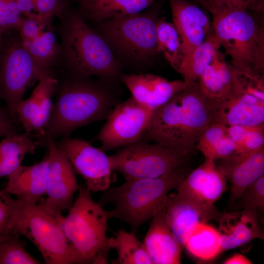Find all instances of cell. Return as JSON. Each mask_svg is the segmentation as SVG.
I'll use <instances>...</instances> for the list:
<instances>
[{
	"mask_svg": "<svg viewBox=\"0 0 264 264\" xmlns=\"http://www.w3.org/2000/svg\"><path fill=\"white\" fill-rule=\"evenodd\" d=\"M57 80L56 98L44 141L48 138L68 137L78 128L106 120L121 102V83L65 71Z\"/></svg>",
	"mask_w": 264,
	"mask_h": 264,
	"instance_id": "cell-1",
	"label": "cell"
},
{
	"mask_svg": "<svg viewBox=\"0 0 264 264\" xmlns=\"http://www.w3.org/2000/svg\"><path fill=\"white\" fill-rule=\"evenodd\" d=\"M61 40L58 67L62 71L122 83L124 74L110 47L70 5L58 19Z\"/></svg>",
	"mask_w": 264,
	"mask_h": 264,
	"instance_id": "cell-2",
	"label": "cell"
},
{
	"mask_svg": "<svg viewBox=\"0 0 264 264\" xmlns=\"http://www.w3.org/2000/svg\"><path fill=\"white\" fill-rule=\"evenodd\" d=\"M164 0H156L133 15L91 22L89 26L107 43L124 73H144L155 63L156 24Z\"/></svg>",
	"mask_w": 264,
	"mask_h": 264,
	"instance_id": "cell-3",
	"label": "cell"
},
{
	"mask_svg": "<svg viewBox=\"0 0 264 264\" xmlns=\"http://www.w3.org/2000/svg\"><path fill=\"white\" fill-rule=\"evenodd\" d=\"M211 123V103L194 82L154 110L144 140L193 152Z\"/></svg>",
	"mask_w": 264,
	"mask_h": 264,
	"instance_id": "cell-4",
	"label": "cell"
},
{
	"mask_svg": "<svg viewBox=\"0 0 264 264\" xmlns=\"http://www.w3.org/2000/svg\"><path fill=\"white\" fill-rule=\"evenodd\" d=\"M188 174L186 165L155 178L126 181L123 184L103 192L99 204H112L113 218L128 224L131 232L152 219L164 208L169 192L177 189Z\"/></svg>",
	"mask_w": 264,
	"mask_h": 264,
	"instance_id": "cell-5",
	"label": "cell"
},
{
	"mask_svg": "<svg viewBox=\"0 0 264 264\" xmlns=\"http://www.w3.org/2000/svg\"><path fill=\"white\" fill-rule=\"evenodd\" d=\"M212 15L213 33L230 64L244 74L264 76V13L238 9Z\"/></svg>",
	"mask_w": 264,
	"mask_h": 264,
	"instance_id": "cell-6",
	"label": "cell"
},
{
	"mask_svg": "<svg viewBox=\"0 0 264 264\" xmlns=\"http://www.w3.org/2000/svg\"><path fill=\"white\" fill-rule=\"evenodd\" d=\"M79 190L67 216L60 217L73 264H108L111 249L107 236L110 211L96 202L86 187Z\"/></svg>",
	"mask_w": 264,
	"mask_h": 264,
	"instance_id": "cell-7",
	"label": "cell"
},
{
	"mask_svg": "<svg viewBox=\"0 0 264 264\" xmlns=\"http://www.w3.org/2000/svg\"><path fill=\"white\" fill-rule=\"evenodd\" d=\"M62 216L50 213L43 204H30L17 198L11 229L30 240L45 264H73L71 250L60 222Z\"/></svg>",
	"mask_w": 264,
	"mask_h": 264,
	"instance_id": "cell-8",
	"label": "cell"
},
{
	"mask_svg": "<svg viewBox=\"0 0 264 264\" xmlns=\"http://www.w3.org/2000/svg\"><path fill=\"white\" fill-rule=\"evenodd\" d=\"M192 153L141 140L123 147L109 158L112 171L129 181L155 178L171 172L186 165Z\"/></svg>",
	"mask_w": 264,
	"mask_h": 264,
	"instance_id": "cell-9",
	"label": "cell"
},
{
	"mask_svg": "<svg viewBox=\"0 0 264 264\" xmlns=\"http://www.w3.org/2000/svg\"><path fill=\"white\" fill-rule=\"evenodd\" d=\"M42 73L23 46L18 30L3 32L0 43V98L13 119H17L16 109L27 88Z\"/></svg>",
	"mask_w": 264,
	"mask_h": 264,
	"instance_id": "cell-10",
	"label": "cell"
},
{
	"mask_svg": "<svg viewBox=\"0 0 264 264\" xmlns=\"http://www.w3.org/2000/svg\"><path fill=\"white\" fill-rule=\"evenodd\" d=\"M154 111L131 96L112 109L94 140L104 152L144 140Z\"/></svg>",
	"mask_w": 264,
	"mask_h": 264,
	"instance_id": "cell-11",
	"label": "cell"
},
{
	"mask_svg": "<svg viewBox=\"0 0 264 264\" xmlns=\"http://www.w3.org/2000/svg\"><path fill=\"white\" fill-rule=\"evenodd\" d=\"M56 145L75 172L83 178L90 192H103L110 188L112 171L105 152L85 140L69 136L63 137Z\"/></svg>",
	"mask_w": 264,
	"mask_h": 264,
	"instance_id": "cell-12",
	"label": "cell"
},
{
	"mask_svg": "<svg viewBox=\"0 0 264 264\" xmlns=\"http://www.w3.org/2000/svg\"><path fill=\"white\" fill-rule=\"evenodd\" d=\"M55 139L44 140L49 158L48 171L44 207L56 217L68 210L73 203L75 193L79 190L75 172L70 162L58 149Z\"/></svg>",
	"mask_w": 264,
	"mask_h": 264,
	"instance_id": "cell-13",
	"label": "cell"
},
{
	"mask_svg": "<svg viewBox=\"0 0 264 264\" xmlns=\"http://www.w3.org/2000/svg\"><path fill=\"white\" fill-rule=\"evenodd\" d=\"M57 83V78L54 74L42 72L31 95L21 101L16 109L17 119L25 132L29 134L35 133L42 143L53 107L51 98Z\"/></svg>",
	"mask_w": 264,
	"mask_h": 264,
	"instance_id": "cell-14",
	"label": "cell"
},
{
	"mask_svg": "<svg viewBox=\"0 0 264 264\" xmlns=\"http://www.w3.org/2000/svg\"><path fill=\"white\" fill-rule=\"evenodd\" d=\"M163 209L173 235L181 249L197 225L212 220L218 221L221 214L214 206L198 204L176 192L168 194Z\"/></svg>",
	"mask_w": 264,
	"mask_h": 264,
	"instance_id": "cell-15",
	"label": "cell"
},
{
	"mask_svg": "<svg viewBox=\"0 0 264 264\" xmlns=\"http://www.w3.org/2000/svg\"><path fill=\"white\" fill-rule=\"evenodd\" d=\"M197 82L210 102L222 101L245 93L243 73L227 62L219 50Z\"/></svg>",
	"mask_w": 264,
	"mask_h": 264,
	"instance_id": "cell-16",
	"label": "cell"
},
{
	"mask_svg": "<svg viewBox=\"0 0 264 264\" xmlns=\"http://www.w3.org/2000/svg\"><path fill=\"white\" fill-rule=\"evenodd\" d=\"M226 180L215 161L205 159L200 165L187 174L176 193L198 204L214 206L226 189Z\"/></svg>",
	"mask_w": 264,
	"mask_h": 264,
	"instance_id": "cell-17",
	"label": "cell"
},
{
	"mask_svg": "<svg viewBox=\"0 0 264 264\" xmlns=\"http://www.w3.org/2000/svg\"><path fill=\"white\" fill-rule=\"evenodd\" d=\"M121 81L136 102L153 110L164 105L190 84L180 80H169L150 73H124Z\"/></svg>",
	"mask_w": 264,
	"mask_h": 264,
	"instance_id": "cell-18",
	"label": "cell"
},
{
	"mask_svg": "<svg viewBox=\"0 0 264 264\" xmlns=\"http://www.w3.org/2000/svg\"><path fill=\"white\" fill-rule=\"evenodd\" d=\"M173 23L181 40V55L192 52L212 30L207 15L191 0H168Z\"/></svg>",
	"mask_w": 264,
	"mask_h": 264,
	"instance_id": "cell-19",
	"label": "cell"
},
{
	"mask_svg": "<svg viewBox=\"0 0 264 264\" xmlns=\"http://www.w3.org/2000/svg\"><path fill=\"white\" fill-rule=\"evenodd\" d=\"M220 160L218 167L230 182L229 203L233 206L246 188L264 176V145Z\"/></svg>",
	"mask_w": 264,
	"mask_h": 264,
	"instance_id": "cell-20",
	"label": "cell"
},
{
	"mask_svg": "<svg viewBox=\"0 0 264 264\" xmlns=\"http://www.w3.org/2000/svg\"><path fill=\"white\" fill-rule=\"evenodd\" d=\"M210 103L211 123L226 126H255L264 124V100L248 93Z\"/></svg>",
	"mask_w": 264,
	"mask_h": 264,
	"instance_id": "cell-21",
	"label": "cell"
},
{
	"mask_svg": "<svg viewBox=\"0 0 264 264\" xmlns=\"http://www.w3.org/2000/svg\"><path fill=\"white\" fill-rule=\"evenodd\" d=\"M218 222L223 252L264 238L259 216L253 212L242 209L226 212L221 214Z\"/></svg>",
	"mask_w": 264,
	"mask_h": 264,
	"instance_id": "cell-22",
	"label": "cell"
},
{
	"mask_svg": "<svg viewBox=\"0 0 264 264\" xmlns=\"http://www.w3.org/2000/svg\"><path fill=\"white\" fill-rule=\"evenodd\" d=\"M48 166L47 152L40 162L30 166L21 165L7 176L3 191L25 202L38 203L45 195Z\"/></svg>",
	"mask_w": 264,
	"mask_h": 264,
	"instance_id": "cell-23",
	"label": "cell"
},
{
	"mask_svg": "<svg viewBox=\"0 0 264 264\" xmlns=\"http://www.w3.org/2000/svg\"><path fill=\"white\" fill-rule=\"evenodd\" d=\"M143 243L153 264H180L182 249L173 235L163 209L152 219Z\"/></svg>",
	"mask_w": 264,
	"mask_h": 264,
	"instance_id": "cell-24",
	"label": "cell"
},
{
	"mask_svg": "<svg viewBox=\"0 0 264 264\" xmlns=\"http://www.w3.org/2000/svg\"><path fill=\"white\" fill-rule=\"evenodd\" d=\"M156 0H80L76 9L91 22L122 18L141 12Z\"/></svg>",
	"mask_w": 264,
	"mask_h": 264,
	"instance_id": "cell-25",
	"label": "cell"
},
{
	"mask_svg": "<svg viewBox=\"0 0 264 264\" xmlns=\"http://www.w3.org/2000/svg\"><path fill=\"white\" fill-rule=\"evenodd\" d=\"M220 46L211 30L203 42L192 52L181 55L173 68L185 82H196L211 64Z\"/></svg>",
	"mask_w": 264,
	"mask_h": 264,
	"instance_id": "cell-26",
	"label": "cell"
},
{
	"mask_svg": "<svg viewBox=\"0 0 264 264\" xmlns=\"http://www.w3.org/2000/svg\"><path fill=\"white\" fill-rule=\"evenodd\" d=\"M26 132L5 137L0 142V178L8 176L21 164L25 155L41 145Z\"/></svg>",
	"mask_w": 264,
	"mask_h": 264,
	"instance_id": "cell-27",
	"label": "cell"
},
{
	"mask_svg": "<svg viewBox=\"0 0 264 264\" xmlns=\"http://www.w3.org/2000/svg\"><path fill=\"white\" fill-rule=\"evenodd\" d=\"M23 46L28 52L37 66L42 72L55 74L61 52L53 29H48L33 40L22 39Z\"/></svg>",
	"mask_w": 264,
	"mask_h": 264,
	"instance_id": "cell-28",
	"label": "cell"
},
{
	"mask_svg": "<svg viewBox=\"0 0 264 264\" xmlns=\"http://www.w3.org/2000/svg\"><path fill=\"white\" fill-rule=\"evenodd\" d=\"M196 149L205 159L215 161L225 158L235 152V146L230 137L227 126L218 123H211L203 132L196 145Z\"/></svg>",
	"mask_w": 264,
	"mask_h": 264,
	"instance_id": "cell-29",
	"label": "cell"
},
{
	"mask_svg": "<svg viewBox=\"0 0 264 264\" xmlns=\"http://www.w3.org/2000/svg\"><path fill=\"white\" fill-rule=\"evenodd\" d=\"M184 247L192 256L202 261L212 260L223 252L218 231L204 222L197 225Z\"/></svg>",
	"mask_w": 264,
	"mask_h": 264,
	"instance_id": "cell-30",
	"label": "cell"
},
{
	"mask_svg": "<svg viewBox=\"0 0 264 264\" xmlns=\"http://www.w3.org/2000/svg\"><path fill=\"white\" fill-rule=\"evenodd\" d=\"M110 248L117 253V263L119 264H153L143 243L139 241L135 233L120 229L109 238Z\"/></svg>",
	"mask_w": 264,
	"mask_h": 264,
	"instance_id": "cell-31",
	"label": "cell"
},
{
	"mask_svg": "<svg viewBox=\"0 0 264 264\" xmlns=\"http://www.w3.org/2000/svg\"><path fill=\"white\" fill-rule=\"evenodd\" d=\"M156 35L157 52L173 67L181 55V40L175 26L160 16L156 22Z\"/></svg>",
	"mask_w": 264,
	"mask_h": 264,
	"instance_id": "cell-32",
	"label": "cell"
},
{
	"mask_svg": "<svg viewBox=\"0 0 264 264\" xmlns=\"http://www.w3.org/2000/svg\"><path fill=\"white\" fill-rule=\"evenodd\" d=\"M230 137L235 146V152H249L264 145V124L255 126H227Z\"/></svg>",
	"mask_w": 264,
	"mask_h": 264,
	"instance_id": "cell-33",
	"label": "cell"
},
{
	"mask_svg": "<svg viewBox=\"0 0 264 264\" xmlns=\"http://www.w3.org/2000/svg\"><path fill=\"white\" fill-rule=\"evenodd\" d=\"M20 235L13 233L0 240V264H40L25 249Z\"/></svg>",
	"mask_w": 264,
	"mask_h": 264,
	"instance_id": "cell-34",
	"label": "cell"
},
{
	"mask_svg": "<svg viewBox=\"0 0 264 264\" xmlns=\"http://www.w3.org/2000/svg\"><path fill=\"white\" fill-rule=\"evenodd\" d=\"M235 211L246 210L257 214L264 210V176L246 188L233 206Z\"/></svg>",
	"mask_w": 264,
	"mask_h": 264,
	"instance_id": "cell-35",
	"label": "cell"
},
{
	"mask_svg": "<svg viewBox=\"0 0 264 264\" xmlns=\"http://www.w3.org/2000/svg\"><path fill=\"white\" fill-rule=\"evenodd\" d=\"M70 6L65 0H35L36 12L44 27L52 29L51 21L54 17H61Z\"/></svg>",
	"mask_w": 264,
	"mask_h": 264,
	"instance_id": "cell-36",
	"label": "cell"
},
{
	"mask_svg": "<svg viewBox=\"0 0 264 264\" xmlns=\"http://www.w3.org/2000/svg\"><path fill=\"white\" fill-rule=\"evenodd\" d=\"M22 18L16 0H0V27L3 33L17 29Z\"/></svg>",
	"mask_w": 264,
	"mask_h": 264,
	"instance_id": "cell-37",
	"label": "cell"
},
{
	"mask_svg": "<svg viewBox=\"0 0 264 264\" xmlns=\"http://www.w3.org/2000/svg\"><path fill=\"white\" fill-rule=\"evenodd\" d=\"M14 198L0 190V240L14 233L11 230V219Z\"/></svg>",
	"mask_w": 264,
	"mask_h": 264,
	"instance_id": "cell-38",
	"label": "cell"
},
{
	"mask_svg": "<svg viewBox=\"0 0 264 264\" xmlns=\"http://www.w3.org/2000/svg\"><path fill=\"white\" fill-rule=\"evenodd\" d=\"M43 28L44 27L37 14L32 12L26 17H23L17 30L22 39L33 40L44 32Z\"/></svg>",
	"mask_w": 264,
	"mask_h": 264,
	"instance_id": "cell-39",
	"label": "cell"
},
{
	"mask_svg": "<svg viewBox=\"0 0 264 264\" xmlns=\"http://www.w3.org/2000/svg\"><path fill=\"white\" fill-rule=\"evenodd\" d=\"M209 11L213 14L223 11L246 9L245 0H209Z\"/></svg>",
	"mask_w": 264,
	"mask_h": 264,
	"instance_id": "cell-40",
	"label": "cell"
},
{
	"mask_svg": "<svg viewBox=\"0 0 264 264\" xmlns=\"http://www.w3.org/2000/svg\"><path fill=\"white\" fill-rule=\"evenodd\" d=\"M19 133L6 112L0 107V137Z\"/></svg>",
	"mask_w": 264,
	"mask_h": 264,
	"instance_id": "cell-41",
	"label": "cell"
},
{
	"mask_svg": "<svg viewBox=\"0 0 264 264\" xmlns=\"http://www.w3.org/2000/svg\"><path fill=\"white\" fill-rule=\"evenodd\" d=\"M16 2L22 16L26 17L34 10L35 0H16Z\"/></svg>",
	"mask_w": 264,
	"mask_h": 264,
	"instance_id": "cell-42",
	"label": "cell"
},
{
	"mask_svg": "<svg viewBox=\"0 0 264 264\" xmlns=\"http://www.w3.org/2000/svg\"><path fill=\"white\" fill-rule=\"evenodd\" d=\"M246 9L255 12L264 13V0H245Z\"/></svg>",
	"mask_w": 264,
	"mask_h": 264,
	"instance_id": "cell-43",
	"label": "cell"
},
{
	"mask_svg": "<svg viewBox=\"0 0 264 264\" xmlns=\"http://www.w3.org/2000/svg\"><path fill=\"white\" fill-rule=\"evenodd\" d=\"M225 264H251L252 263L246 257L239 253H236L223 263Z\"/></svg>",
	"mask_w": 264,
	"mask_h": 264,
	"instance_id": "cell-44",
	"label": "cell"
},
{
	"mask_svg": "<svg viewBox=\"0 0 264 264\" xmlns=\"http://www.w3.org/2000/svg\"><path fill=\"white\" fill-rule=\"evenodd\" d=\"M191 1L198 3L204 6L206 9L209 10L210 5L209 0H191Z\"/></svg>",
	"mask_w": 264,
	"mask_h": 264,
	"instance_id": "cell-45",
	"label": "cell"
},
{
	"mask_svg": "<svg viewBox=\"0 0 264 264\" xmlns=\"http://www.w3.org/2000/svg\"><path fill=\"white\" fill-rule=\"evenodd\" d=\"M2 35H3V32H2L1 29H0V43L1 41V40H2Z\"/></svg>",
	"mask_w": 264,
	"mask_h": 264,
	"instance_id": "cell-46",
	"label": "cell"
},
{
	"mask_svg": "<svg viewBox=\"0 0 264 264\" xmlns=\"http://www.w3.org/2000/svg\"><path fill=\"white\" fill-rule=\"evenodd\" d=\"M72 0L75 2H76L78 3L80 0Z\"/></svg>",
	"mask_w": 264,
	"mask_h": 264,
	"instance_id": "cell-47",
	"label": "cell"
}]
</instances>
